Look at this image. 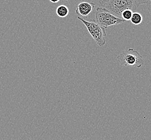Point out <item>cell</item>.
Returning a JSON list of instances; mask_svg holds the SVG:
<instances>
[{
    "label": "cell",
    "mask_w": 151,
    "mask_h": 140,
    "mask_svg": "<svg viewBox=\"0 0 151 140\" xmlns=\"http://www.w3.org/2000/svg\"><path fill=\"white\" fill-rule=\"evenodd\" d=\"M78 19L81 21L86 27L89 33L98 45L102 47L106 44L105 37L106 34L105 29L99 25L95 19L86 21L84 18L79 16Z\"/></svg>",
    "instance_id": "obj_1"
},
{
    "label": "cell",
    "mask_w": 151,
    "mask_h": 140,
    "mask_svg": "<svg viewBox=\"0 0 151 140\" xmlns=\"http://www.w3.org/2000/svg\"><path fill=\"white\" fill-rule=\"evenodd\" d=\"M117 58L119 64L125 66L140 68L144 63V59L139 52L133 49L124 50Z\"/></svg>",
    "instance_id": "obj_2"
},
{
    "label": "cell",
    "mask_w": 151,
    "mask_h": 140,
    "mask_svg": "<svg viewBox=\"0 0 151 140\" xmlns=\"http://www.w3.org/2000/svg\"><path fill=\"white\" fill-rule=\"evenodd\" d=\"M95 20L99 25L104 29L112 25H120L125 22L122 18L112 14L108 10L101 7L96 8Z\"/></svg>",
    "instance_id": "obj_3"
},
{
    "label": "cell",
    "mask_w": 151,
    "mask_h": 140,
    "mask_svg": "<svg viewBox=\"0 0 151 140\" xmlns=\"http://www.w3.org/2000/svg\"><path fill=\"white\" fill-rule=\"evenodd\" d=\"M104 8L108 10L114 15L121 18L122 13L125 10L136 11L137 6L133 0H109Z\"/></svg>",
    "instance_id": "obj_4"
},
{
    "label": "cell",
    "mask_w": 151,
    "mask_h": 140,
    "mask_svg": "<svg viewBox=\"0 0 151 140\" xmlns=\"http://www.w3.org/2000/svg\"><path fill=\"white\" fill-rule=\"evenodd\" d=\"M95 5L93 3L82 2L78 5L76 9V14L79 15L80 17H87L93 10Z\"/></svg>",
    "instance_id": "obj_5"
},
{
    "label": "cell",
    "mask_w": 151,
    "mask_h": 140,
    "mask_svg": "<svg viewBox=\"0 0 151 140\" xmlns=\"http://www.w3.org/2000/svg\"><path fill=\"white\" fill-rule=\"evenodd\" d=\"M70 10L64 4L60 5L56 9L57 15L60 18H65L68 15Z\"/></svg>",
    "instance_id": "obj_6"
},
{
    "label": "cell",
    "mask_w": 151,
    "mask_h": 140,
    "mask_svg": "<svg viewBox=\"0 0 151 140\" xmlns=\"http://www.w3.org/2000/svg\"><path fill=\"white\" fill-rule=\"evenodd\" d=\"M142 20L143 18L142 15L138 12H133L132 17L130 19L131 23L136 25H140L142 23Z\"/></svg>",
    "instance_id": "obj_7"
},
{
    "label": "cell",
    "mask_w": 151,
    "mask_h": 140,
    "mask_svg": "<svg viewBox=\"0 0 151 140\" xmlns=\"http://www.w3.org/2000/svg\"><path fill=\"white\" fill-rule=\"evenodd\" d=\"M133 11L130 9H126L123 12L121 15V18L124 21H130L133 14Z\"/></svg>",
    "instance_id": "obj_8"
},
{
    "label": "cell",
    "mask_w": 151,
    "mask_h": 140,
    "mask_svg": "<svg viewBox=\"0 0 151 140\" xmlns=\"http://www.w3.org/2000/svg\"><path fill=\"white\" fill-rule=\"evenodd\" d=\"M91 3H93L95 6L98 7L105 8L106 4L109 2V0H89Z\"/></svg>",
    "instance_id": "obj_9"
},
{
    "label": "cell",
    "mask_w": 151,
    "mask_h": 140,
    "mask_svg": "<svg viewBox=\"0 0 151 140\" xmlns=\"http://www.w3.org/2000/svg\"><path fill=\"white\" fill-rule=\"evenodd\" d=\"M136 3V6L137 8L141 4H146L149 1V0H133Z\"/></svg>",
    "instance_id": "obj_10"
},
{
    "label": "cell",
    "mask_w": 151,
    "mask_h": 140,
    "mask_svg": "<svg viewBox=\"0 0 151 140\" xmlns=\"http://www.w3.org/2000/svg\"><path fill=\"white\" fill-rule=\"evenodd\" d=\"M147 4V8L149 12H151V0H149Z\"/></svg>",
    "instance_id": "obj_11"
},
{
    "label": "cell",
    "mask_w": 151,
    "mask_h": 140,
    "mask_svg": "<svg viewBox=\"0 0 151 140\" xmlns=\"http://www.w3.org/2000/svg\"><path fill=\"white\" fill-rule=\"evenodd\" d=\"M49 1L52 3H57L59 2L60 0H49Z\"/></svg>",
    "instance_id": "obj_12"
},
{
    "label": "cell",
    "mask_w": 151,
    "mask_h": 140,
    "mask_svg": "<svg viewBox=\"0 0 151 140\" xmlns=\"http://www.w3.org/2000/svg\"><path fill=\"white\" fill-rule=\"evenodd\" d=\"M62 1H63V2H67V1H70V0H61Z\"/></svg>",
    "instance_id": "obj_13"
}]
</instances>
